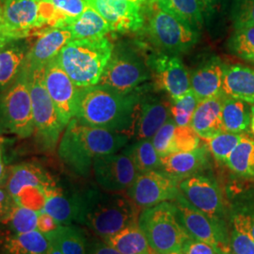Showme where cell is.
I'll return each mask as SVG.
<instances>
[{"mask_svg":"<svg viewBox=\"0 0 254 254\" xmlns=\"http://www.w3.org/2000/svg\"><path fill=\"white\" fill-rule=\"evenodd\" d=\"M182 225L189 236L214 246L223 254H230V236L224 219L212 218L194 207L183 194L173 200Z\"/></svg>","mask_w":254,"mask_h":254,"instance_id":"11","label":"cell"},{"mask_svg":"<svg viewBox=\"0 0 254 254\" xmlns=\"http://www.w3.org/2000/svg\"><path fill=\"white\" fill-rule=\"evenodd\" d=\"M109 23L113 32H135L144 25L141 5L131 0H86Z\"/></svg>","mask_w":254,"mask_h":254,"instance_id":"17","label":"cell"},{"mask_svg":"<svg viewBox=\"0 0 254 254\" xmlns=\"http://www.w3.org/2000/svg\"><path fill=\"white\" fill-rule=\"evenodd\" d=\"M231 20L235 28L254 27V0H232Z\"/></svg>","mask_w":254,"mask_h":254,"instance_id":"41","label":"cell"},{"mask_svg":"<svg viewBox=\"0 0 254 254\" xmlns=\"http://www.w3.org/2000/svg\"><path fill=\"white\" fill-rule=\"evenodd\" d=\"M58 14L67 27L73 20L79 17L87 9L88 3L86 0H50Z\"/></svg>","mask_w":254,"mask_h":254,"instance_id":"42","label":"cell"},{"mask_svg":"<svg viewBox=\"0 0 254 254\" xmlns=\"http://www.w3.org/2000/svg\"><path fill=\"white\" fill-rule=\"evenodd\" d=\"M95 180L109 192L127 190L136 180L138 172L127 152L96 157L92 164Z\"/></svg>","mask_w":254,"mask_h":254,"instance_id":"14","label":"cell"},{"mask_svg":"<svg viewBox=\"0 0 254 254\" xmlns=\"http://www.w3.org/2000/svg\"><path fill=\"white\" fill-rule=\"evenodd\" d=\"M56 186L54 180L40 166L24 163L9 168L6 188L9 196L14 200L24 189H41L46 196Z\"/></svg>","mask_w":254,"mask_h":254,"instance_id":"23","label":"cell"},{"mask_svg":"<svg viewBox=\"0 0 254 254\" xmlns=\"http://www.w3.org/2000/svg\"><path fill=\"white\" fill-rule=\"evenodd\" d=\"M11 199L8 191L0 190V216L5 212Z\"/></svg>","mask_w":254,"mask_h":254,"instance_id":"47","label":"cell"},{"mask_svg":"<svg viewBox=\"0 0 254 254\" xmlns=\"http://www.w3.org/2000/svg\"><path fill=\"white\" fill-rule=\"evenodd\" d=\"M84 193H69L56 186L46 195L44 211L51 215L60 225L79 223Z\"/></svg>","mask_w":254,"mask_h":254,"instance_id":"22","label":"cell"},{"mask_svg":"<svg viewBox=\"0 0 254 254\" xmlns=\"http://www.w3.org/2000/svg\"><path fill=\"white\" fill-rule=\"evenodd\" d=\"M230 247L234 254H254L250 218L242 208L236 210L231 218Z\"/></svg>","mask_w":254,"mask_h":254,"instance_id":"34","label":"cell"},{"mask_svg":"<svg viewBox=\"0 0 254 254\" xmlns=\"http://www.w3.org/2000/svg\"><path fill=\"white\" fill-rule=\"evenodd\" d=\"M72 40V32L67 27L47 29L38 36L36 42L28 49L23 70L31 72L46 68L47 64L60 54L64 46Z\"/></svg>","mask_w":254,"mask_h":254,"instance_id":"18","label":"cell"},{"mask_svg":"<svg viewBox=\"0 0 254 254\" xmlns=\"http://www.w3.org/2000/svg\"><path fill=\"white\" fill-rule=\"evenodd\" d=\"M47 236L50 239V246H49V249H48L46 254H64L62 250L60 249V247L57 244V242L55 241L54 238H52L50 235H47Z\"/></svg>","mask_w":254,"mask_h":254,"instance_id":"49","label":"cell"},{"mask_svg":"<svg viewBox=\"0 0 254 254\" xmlns=\"http://www.w3.org/2000/svg\"><path fill=\"white\" fill-rule=\"evenodd\" d=\"M88 254H122L103 240L88 243Z\"/></svg>","mask_w":254,"mask_h":254,"instance_id":"45","label":"cell"},{"mask_svg":"<svg viewBox=\"0 0 254 254\" xmlns=\"http://www.w3.org/2000/svg\"><path fill=\"white\" fill-rule=\"evenodd\" d=\"M227 46L232 54L254 64V27L235 28L228 40Z\"/></svg>","mask_w":254,"mask_h":254,"instance_id":"38","label":"cell"},{"mask_svg":"<svg viewBox=\"0 0 254 254\" xmlns=\"http://www.w3.org/2000/svg\"><path fill=\"white\" fill-rule=\"evenodd\" d=\"M148 1H149V0H148Z\"/></svg>","mask_w":254,"mask_h":254,"instance_id":"57","label":"cell"},{"mask_svg":"<svg viewBox=\"0 0 254 254\" xmlns=\"http://www.w3.org/2000/svg\"><path fill=\"white\" fill-rule=\"evenodd\" d=\"M45 83L60 118L67 127L76 113L79 88L64 71L58 56L45 68Z\"/></svg>","mask_w":254,"mask_h":254,"instance_id":"15","label":"cell"},{"mask_svg":"<svg viewBox=\"0 0 254 254\" xmlns=\"http://www.w3.org/2000/svg\"><path fill=\"white\" fill-rule=\"evenodd\" d=\"M0 142H1V138H0Z\"/></svg>","mask_w":254,"mask_h":254,"instance_id":"55","label":"cell"},{"mask_svg":"<svg viewBox=\"0 0 254 254\" xmlns=\"http://www.w3.org/2000/svg\"><path fill=\"white\" fill-rule=\"evenodd\" d=\"M150 78L149 57L146 56L143 46L119 45L113 48L98 85L122 93H131Z\"/></svg>","mask_w":254,"mask_h":254,"instance_id":"8","label":"cell"},{"mask_svg":"<svg viewBox=\"0 0 254 254\" xmlns=\"http://www.w3.org/2000/svg\"><path fill=\"white\" fill-rule=\"evenodd\" d=\"M200 102L191 89L180 97L172 99L171 115L174 123L180 127L190 126L194 112Z\"/></svg>","mask_w":254,"mask_h":254,"instance_id":"40","label":"cell"},{"mask_svg":"<svg viewBox=\"0 0 254 254\" xmlns=\"http://www.w3.org/2000/svg\"><path fill=\"white\" fill-rule=\"evenodd\" d=\"M18 42L11 41L0 46V89L16 79L23 69L28 49Z\"/></svg>","mask_w":254,"mask_h":254,"instance_id":"29","label":"cell"},{"mask_svg":"<svg viewBox=\"0 0 254 254\" xmlns=\"http://www.w3.org/2000/svg\"><path fill=\"white\" fill-rule=\"evenodd\" d=\"M152 141L160 157L190 152L200 146V137L190 126H177L172 118L156 132Z\"/></svg>","mask_w":254,"mask_h":254,"instance_id":"20","label":"cell"},{"mask_svg":"<svg viewBox=\"0 0 254 254\" xmlns=\"http://www.w3.org/2000/svg\"><path fill=\"white\" fill-rule=\"evenodd\" d=\"M61 226L51 215L45 211L39 212L38 221H37V231L44 235H48L54 232L57 228Z\"/></svg>","mask_w":254,"mask_h":254,"instance_id":"44","label":"cell"},{"mask_svg":"<svg viewBox=\"0 0 254 254\" xmlns=\"http://www.w3.org/2000/svg\"><path fill=\"white\" fill-rule=\"evenodd\" d=\"M179 188L183 196L194 207L212 218H224L223 197L216 180L196 174L180 182Z\"/></svg>","mask_w":254,"mask_h":254,"instance_id":"16","label":"cell"},{"mask_svg":"<svg viewBox=\"0 0 254 254\" xmlns=\"http://www.w3.org/2000/svg\"><path fill=\"white\" fill-rule=\"evenodd\" d=\"M183 254H225L214 246L190 237L182 247Z\"/></svg>","mask_w":254,"mask_h":254,"instance_id":"43","label":"cell"},{"mask_svg":"<svg viewBox=\"0 0 254 254\" xmlns=\"http://www.w3.org/2000/svg\"><path fill=\"white\" fill-rule=\"evenodd\" d=\"M242 209L245 211L247 215L249 216L251 230H252V234H253L254 238V201H252L249 204H247L246 206H243Z\"/></svg>","mask_w":254,"mask_h":254,"instance_id":"48","label":"cell"},{"mask_svg":"<svg viewBox=\"0 0 254 254\" xmlns=\"http://www.w3.org/2000/svg\"><path fill=\"white\" fill-rule=\"evenodd\" d=\"M114 46L107 36L72 40L64 46L58 60L78 87L97 85Z\"/></svg>","mask_w":254,"mask_h":254,"instance_id":"5","label":"cell"},{"mask_svg":"<svg viewBox=\"0 0 254 254\" xmlns=\"http://www.w3.org/2000/svg\"><path fill=\"white\" fill-rule=\"evenodd\" d=\"M54 238L64 254H88V240L80 228L61 225L48 234Z\"/></svg>","mask_w":254,"mask_h":254,"instance_id":"37","label":"cell"},{"mask_svg":"<svg viewBox=\"0 0 254 254\" xmlns=\"http://www.w3.org/2000/svg\"><path fill=\"white\" fill-rule=\"evenodd\" d=\"M183 254L182 253H171V254Z\"/></svg>","mask_w":254,"mask_h":254,"instance_id":"54","label":"cell"},{"mask_svg":"<svg viewBox=\"0 0 254 254\" xmlns=\"http://www.w3.org/2000/svg\"><path fill=\"white\" fill-rule=\"evenodd\" d=\"M103 241L122 254H154L144 233L137 223L125 228Z\"/></svg>","mask_w":254,"mask_h":254,"instance_id":"30","label":"cell"},{"mask_svg":"<svg viewBox=\"0 0 254 254\" xmlns=\"http://www.w3.org/2000/svg\"><path fill=\"white\" fill-rule=\"evenodd\" d=\"M0 46H1V45H0Z\"/></svg>","mask_w":254,"mask_h":254,"instance_id":"56","label":"cell"},{"mask_svg":"<svg viewBox=\"0 0 254 254\" xmlns=\"http://www.w3.org/2000/svg\"><path fill=\"white\" fill-rule=\"evenodd\" d=\"M159 7L191 28L200 31L203 25V13L198 0H155Z\"/></svg>","mask_w":254,"mask_h":254,"instance_id":"35","label":"cell"},{"mask_svg":"<svg viewBox=\"0 0 254 254\" xmlns=\"http://www.w3.org/2000/svg\"><path fill=\"white\" fill-rule=\"evenodd\" d=\"M2 5H3V0H0V10H1V8H2Z\"/></svg>","mask_w":254,"mask_h":254,"instance_id":"53","label":"cell"},{"mask_svg":"<svg viewBox=\"0 0 254 254\" xmlns=\"http://www.w3.org/2000/svg\"><path fill=\"white\" fill-rule=\"evenodd\" d=\"M137 224L154 254L182 253L183 244L190 237L182 225L175 204L171 201L143 209Z\"/></svg>","mask_w":254,"mask_h":254,"instance_id":"7","label":"cell"},{"mask_svg":"<svg viewBox=\"0 0 254 254\" xmlns=\"http://www.w3.org/2000/svg\"><path fill=\"white\" fill-rule=\"evenodd\" d=\"M27 73L35 130L45 147L53 149L66 127L60 118L54 103L46 90L45 68Z\"/></svg>","mask_w":254,"mask_h":254,"instance_id":"9","label":"cell"},{"mask_svg":"<svg viewBox=\"0 0 254 254\" xmlns=\"http://www.w3.org/2000/svg\"><path fill=\"white\" fill-rule=\"evenodd\" d=\"M4 174V164H3V155H2V149L0 147V181Z\"/></svg>","mask_w":254,"mask_h":254,"instance_id":"50","label":"cell"},{"mask_svg":"<svg viewBox=\"0 0 254 254\" xmlns=\"http://www.w3.org/2000/svg\"><path fill=\"white\" fill-rule=\"evenodd\" d=\"M129 138L126 134L82 124L73 117L62 136L59 155L73 173L86 177L96 157L117 153Z\"/></svg>","mask_w":254,"mask_h":254,"instance_id":"2","label":"cell"},{"mask_svg":"<svg viewBox=\"0 0 254 254\" xmlns=\"http://www.w3.org/2000/svg\"><path fill=\"white\" fill-rule=\"evenodd\" d=\"M139 209L128 196L89 190L83 194L79 223L104 240L137 223Z\"/></svg>","mask_w":254,"mask_h":254,"instance_id":"4","label":"cell"},{"mask_svg":"<svg viewBox=\"0 0 254 254\" xmlns=\"http://www.w3.org/2000/svg\"><path fill=\"white\" fill-rule=\"evenodd\" d=\"M223 92L217 96L200 101L194 112L190 127L201 139L205 140L222 132V106L225 98Z\"/></svg>","mask_w":254,"mask_h":254,"instance_id":"25","label":"cell"},{"mask_svg":"<svg viewBox=\"0 0 254 254\" xmlns=\"http://www.w3.org/2000/svg\"><path fill=\"white\" fill-rule=\"evenodd\" d=\"M67 27L72 32L73 40L107 36L111 32L109 23L90 5Z\"/></svg>","mask_w":254,"mask_h":254,"instance_id":"33","label":"cell"},{"mask_svg":"<svg viewBox=\"0 0 254 254\" xmlns=\"http://www.w3.org/2000/svg\"><path fill=\"white\" fill-rule=\"evenodd\" d=\"M39 212L19 205L11 199L5 212L0 216V236L19 235L35 231Z\"/></svg>","mask_w":254,"mask_h":254,"instance_id":"27","label":"cell"},{"mask_svg":"<svg viewBox=\"0 0 254 254\" xmlns=\"http://www.w3.org/2000/svg\"><path fill=\"white\" fill-rule=\"evenodd\" d=\"M141 92L122 93L102 85L79 88L75 118L82 124L134 135Z\"/></svg>","mask_w":254,"mask_h":254,"instance_id":"1","label":"cell"},{"mask_svg":"<svg viewBox=\"0 0 254 254\" xmlns=\"http://www.w3.org/2000/svg\"><path fill=\"white\" fill-rule=\"evenodd\" d=\"M171 117V102L141 92L133 136L136 140L152 139Z\"/></svg>","mask_w":254,"mask_h":254,"instance_id":"19","label":"cell"},{"mask_svg":"<svg viewBox=\"0 0 254 254\" xmlns=\"http://www.w3.org/2000/svg\"><path fill=\"white\" fill-rule=\"evenodd\" d=\"M198 1L200 3L202 13L205 12L206 14H212L220 2V0H198Z\"/></svg>","mask_w":254,"mask_h":254,"instance_id":"46","label":"cell"},{"mask_svg":"<svg viewBox=\"0 0 254 254\" xmlns=\"http://www.w3.org/2000/svg\"><path fill=\"white\" fill-rule=\"evenodd\" d=\"M224 65L218 57H210L190 73L191 90L199 100L212 98L222 92Z\"/></svg>","mask_w":254,"mask_h":254,"instance_id":"24","label":"cell"},{"mask_svg":"<svg viewBox=\"0 0 254 254\" xmlns=\"http://www.w3.org/2000/svg\"><path fill=\"white\" fill-rule=\"evenodd\" d=\"M243 134L220 132L204 141L214 159L218 163L225 164L230 154L241 140Z\"/></svg>","mask_w":254,"mask_h":254,"instance_id":"39","label":"cell"},{"mask_svg":"<svg viewBox=\"0 0 254 254\" xmlns=\"http://www.w3.org/2000/svg\"><path fill=\"white\" fill-rule=\"evenodd\" d=\"M62 26L64 21L50 0H3L0 45L39 36L49 28Z\"/></svg>","mask_w":254,"mask_h":254,"instance_id":"3","label":"cell"},{"mask_svg":"<svg viewBox=\"0 0 254 254\" xmlns=\"http://www.w3.org/2000/svg\"><path fill=\"white\" fill-rule=\"evenodd\" d=\"M179 184L162 171L138 173L133 185L127 190V196L139 208H149L164 201L176 200L181 194Z\"/></svg>","mask_w":254,"mask_h":254,"instance_id":"12","label":"cell"},{"mask_svg":"<svg viewBox=\"0 0 254 254\" xmlns=\"http://www.w3.org/2000/svg\"><path fill=\"white\" fill-rule=\"evenodd\" d=\"M1 254H46L50 239L39 231L0 236Z\"/></svg>","mask_w":254,"mask_h":254,"instance_id":"28","label":"cell"},{"mask_svg":"<svg viewBox=\"0 0 254 254\" xmlns=\"http://www.w3.org/2000/svg\"><path fill=\"white\" fill-rule=\"evenodd\" d=\"M149 65L154 88L167 93L171 100L190 90V73L179 56L158 51L149 57Z\"/></svg>","mask_w":254,"mask_h":254,"instance_id":"13","label":"cell"},{"mask_svg":"<svg viewBox=\"0 0 254 254\" xmlns=\"http://www.w3.org/2000/svg\"><path fill=\"white\" fill-rule=\"evenodd\" d=\"M146 3L142 28L150 43L159 52L179 56L189 52L198 43L199 31L161 9L155 0Z\"/></svg>","mask_w":254,"mask_h":254,"instance_id":"6","label":"cell"},{"mask_svg":"<svg viewBox=\"0 0 254 254\" xmlns=\"http://www.w3.org/2000/svg\"><path fill=\"white\" fill-rule=\"evenodd\" d=\"M252 107L244 101L225 96L222 106V132L243 134L251 126Z\"/></svg>","mask_w":254,"mask_h":254,"instance_id":"31","label":"cell"},{"mask_svg":"<svg viewBox=\"0 0 254 254\" xmlns=\"http://www.w3.org/2000/svg\"><path fill=\"white\" fill-rule=\"evenodd\" d=\"M131 1L135 2V3L138 4V5H141V4H143V3H146L148 0H131Z\"/></svg>","mask_w":254,"mask_h":254,"instance_id":"52","label":"cell"},{"mask_svg":"<svg viewBox=\"0 0 254 254\" xmlns=\"http://www.w3.org/2000/svg\"><path fill=\"white\" fill-rule=\"evenodd\" d=\"M222 92L234 99L254 105V69L240 64L224 65Z\"/></svg>","mask_w":254,"mask_h":254,"instance_id":"26","label":"cell"},{"mask_svg":"<svg viewBox=\"0 0 254 254\" xmlns=\"http://www.w3.org/2000/svg\"><path fill=\"white\" fill-rule=\"evenodd\" d=\"M209 154L206 145L190 152L168 154L161 157L160 171L180 183L205 170L209 165Z\"/></svg>","mask_w":254,"mask_h":254,"instance_id":"21","label":"cell"},{"mask_svg":"<svg viewBox=\"0 0 254 254\" xmlns=\"http://www.w3.org/2000/svg\"><path fill=\"white\" fill-rule=\"evenodd\" d=\"M136 166L138 173L161 170V157L155 150L152 139L136 140L125 150Z\"/></svg>","mask_w":254,"mask_h":254,"instance_id":"36","label":"cell"},{"mask_svg":"<svg viewBox=\"0 0 254 254\" xmlns=\"http://www.w3.org/2000/svg\"><path fill=\"white\" fill-rule=\"evenodd\" d=\"M225 165L236 176L254 181V136L244 133Z\"/></svg>","mask_w":254,"mask_h":254,"instance_id":"32","label":"cell"},{"mask_svg":"<svg viewBox=\"0 0 254 254\" xmlns=\"http://www.w3.org/2000/svg\"><path fill=\"white\" fill-rule=\"evenodd\" d=\"M250 129L252 131V133L254 135V105L252 106V116H251V126Z\"/></svg>","mask_w":254,"mask_h":254,"instance_id":"51","label":"cell"},{"mask_svg":"<svg viewBox=\"0 0 254 254\" xmlns=\"http://www.w3.org/2000/svg\"><path fill=\"white\" fill-rule=\"evenodd\" d=\"M0 113L3 127L10 133L25 138L35 132L27 73L23 69L1 97Z\"/></svg>","mask_w":254,"mask_h":254,"instance_id":"10","label":"cell"}]
</instances>
